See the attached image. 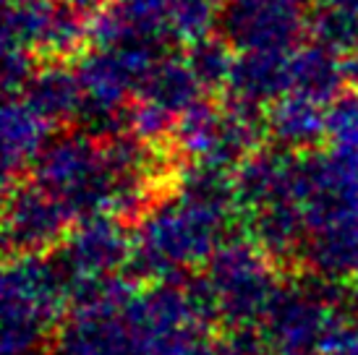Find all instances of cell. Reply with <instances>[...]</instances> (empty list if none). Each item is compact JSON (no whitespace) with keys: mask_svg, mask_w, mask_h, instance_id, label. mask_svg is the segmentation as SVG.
I'll return each instance as SVG.
<instances>
[{"mask_svg":"<svg viewBox=\"0 0 358 355\" xmlns=\"http://www.w3.org/2000/svg\"><path fill=\"white\" fill-rule=\"evenodd\" d=\"M340 58H343V68H345L348 84L358 89V34L353 37V42H350L348 48L340 52Z\"/></svg>","mask_w":358,"mask_h":355,"instance_id":"cell-20","label":"cell"},{"mask_svg":"<svg viewBox=\"0 0 358 355\" xmlns=\"http://www.w3.org/2000/svg\"><path fill=\"white\" fill-rule=\"evenodd\" d=\"M66 3H71V6H76L79 10H84V13H90V10H100L105 8L110 0H66Z\"/></svg>","mask_w":358,"mask_h":355,"instance_id":"cell-22","label":"cell"},{"mask_svg":"<svg viewBox=\"0 0 358 355\" xmlns=\"http://www.w3.org/2000/svg\"><path fill=\"white\" fill-rule=\"evenodd\" d=\"M76 219L34 178L6 186V248L8 254H52L66 240Z\"/></svg>","mask_w":358,"mask_h":355,"instance_id":"cell-9","label":"cell"},{"mask_svg":"<svg viewBox=\"0 0 358 355\" xmlns=\"http://www.w3.org/2000/svg\"><path fill=\"white\" fill-rule=\"evenodd\" d=\"M58 129L50 118L29 105L21 94H8L3 105L0 136H3V180L10 186L13 180L31 173L34 162L52 141V131Z\"/></svg>","mask_w":358,"mask_h":355,"instance_id":"cell-11","label":"cell"},{"mask_svg":"<svg viewBox=\"0 0 358 355\" xmlns=\"http://www.w3.org/2000/svg\"><path fill=\"white\" fill-rule=\"evenodd\" d=\"M327 152L358 175V89L340 94L327 108Z\"/></svg>","mask_w":358,"mask_h":355,"instance_id":"cell-18","label":"cell"},{"mask_svg":"<svg viewBox=\"0 0 358 355\" xmlns=\"http://www.w3.org/2000/svg\"><path fill=\"white\" fill-rule=\"evenodd\" d=\"M3 355H37L71 308V290L50 254H10L3 269Z\"/></svg>","mask_w":358,"mask_h":355,"instance_id":"cell-2","label":"cell"},{"mask_svg":"<svg viewBox=\"0 0 358 355\" xmlns=\"http://www.w3.org/2000/svg\"><path fill=\"white\" fill-rule=\"evenodd\" d=\"M134 97L152 102L155 108L165 110L178 123V118L186 110L207 97V89L201 87V81L196 79V73L191 71V66L186 63L183 55L168 52L141 79Z\"/></svg>","mask_w":358,"mask_h":355,"instance_id":"cell-15","label":"cell"},{"mask_svg":"<svg viewBox=\"0 0 358 355\" xmlns=\"http://www.w3.org/2000/svg\"><path fill=\"white\" fill-rule=\"evenodd\" d=\"M311 8L338 10V13H350V16H358V0H311Z\"/></svg>","mask_w":358,"mask_h":355,"instance_id":"cell-21","label":"cell"},{"mask_svg":"<svg viewBox=\"0 0 358 355\" xmlns=\"http://www.w3.org/2000/svg\"><path fill=\"white\" fill-rule=\"evenodd\" d=\"M314 355H335V353H329V350H319V353H314Z\"/></svg>","mask_w":358,"mask_h":355,"instance_id":"cell-23","label":"cell"},{"mask_svg":"<svg viewBox=\"0 0 358 355\" xmlns=\"http://www.w3.org/2000/svg\"><path fill=\"white\" fill-rule=\"evenodd\" d=\"M90 21L66 0H6L3 48H16L37 60L79 58L90 48Z\"/></svg>","mask_w":358,"mask_h":355,"instance_id":"cell-7","label":"cell"},{"mask_svg":"<svg viewBox=\"0 0 358 355\" xmlns=\"http://www.w3.org/2000/svg\"><path fill=\"white\" fill-rule=\"evenodd\" d=\"M301 261L319 280L358 296V204L335 209L308 227Z\"/></svg>","mask_w":358,"mask_h":355,"instance_id":"cell-10","label":"cell"},{"mask_svg":"<svg viewBox=\"0 0 358 355\" xmlns=\"http://www.w3.org/2000/svg\"><path fill=\"white\" fill-rule=\"evenodd\" d=\"M60 272L71 290V303L92 287L126 275L134 259V236L126 230V219L94 215L71 227L66 240L52 251Z\"/></svg>","mask_w":358,"mask_h":355,"instance_id":"cell-6","label":"cell"},{"mask_svg":"<svg viewBox=\"0 0 358 355\" xmlns=\"http://www.w3.org/2000/svg\"><path fill=\"white\" fill-rule=\"evenodd\" d=\"M236 219V170L186 162L139 219L129 272L147 282L183 280L207 266Z\"/></svg>","mask_w":358,"mask_h":355,"instance_id":"cell-1","label":"cell"},{"mask_svg":"<svg viewBox=\"0 0 358 355\" xmlns=\"http://www.w3.org/2000/svg\"><path fill=\"white\" fill-rule=\"evenodd\" d=\"M238 50L233 48L222 34H207L201 40L183 48V58L201 81V87L209 92H225L236 66Z\"/></svg>","mask_w":358,"mask_h":355,"instance_id":"cell-17","label":"cell"},{"mask_svg":"<svg viewBox=\"0 0 358 355\" xmlns=\"http://www.w3.org/2000/svg\"><path fill=\"white\" fill-rule=\"evenodd\" d=\"M327 108L317 99L288 92L267 108V131L275 147L308 152L327 133Z\"/></svg>","mask_w":358,"mask_h":355,"instance_id":"cell-13","label":"cell"},{"mask_svg":"<svg viewBox=\"0 0 358 355\" xmlns=\"http://www.w3.org/2000/svg\"><path fill=\"white\" fill-rule=\"evenodd\" d=\"M311 0H225L220 34L238 50H296L311 27Z\"/></svg>","mask_w":358,"mask_h":355,"instance_id":"cell-8","label":"cell"},{"mask_svg":"<svg viewBox=\"0 0 358 355\" xmlns=\"http://www.w3.org/2000/svg\"><path fill=\"white\" fill-rule=\"evenodd\" d=\"M136 287L118 275L92 287L71 303L66 319L55 329V355H129V306Z\"/></svg>","mask_w":358,"mask_h":355,"instance_id":"cell-5","label":"cell"},{"mask_svg":"<svg viewBox=\"0 0 358 355\" xmlns=\"http://www.w3.org/2000/svg\"><path fill=\"white\" fill-rule=\"evenodd\" d=\"M322 350H329L335 355H358V311L340 319L338 329L332 332V337Z\"/></svg>","mask_w":358,"mask_h":355,"instance_id":"cell-19","label":"cell"},{"mask_svg":"<svg viewBox=\"0 0 358 355\" xmlns=\"http://www.w3.org/2000/svg\"><path fill=\"white\" fill-rule=\"evenodd\" d=\"M340 287L317 275L282 282L259 321V332L272 355H314L327 345L345 316L340 308Z\"/></svg>","mask_w":358,"mask_h":355,"instance_id":"cell-4","label":"cell"},{"mask_svg":"<svg viewBox=\"0 0 358 355\" xmlns=\"http://www.w3.org/2000/svg\"><path fill=\"white\" fill-rule=\"evenodd\" d=\"M293 50H246L236 55V66L225 87V97L267 110L290 92Z\"/></svg>","mask_w":358,"mask_h":355,"instance_id":"cell-12","label":"cell"},{"mask_svg":"<svg viewBox=\"0 0 358 355\" xmlns=\"http://www.w3.org/2000/svg\"><path fill=\"white\" fill-rule=\"evenodd\" d=\"M19 94L40 110L45 118H50L55 126L79 120L81 105H84L79 73L76 68H69L66 60L40 63Z\"/></svg>","mask_w":358,"mask_h":355,"instance_id":"cell-14","label":"cell"},{"mask_svg":"<svg viewBox=\"0 0 358 355\" xmlns=\"http://www.w3.org/2000/svg\"><path fill=\"white\" fill-rule=\"evenodd\" d=\"M275 264L278 261L243 233L222 240L204 266L220 324L230 329L259 326L282 285Z\"/></svg>","mask_w":358,"mask_h":355,"instance_id":"cell-3","label":"cell"},{"mask_svg":"<svg viewBox=\"0 0 358 355\" xmlns=\"http://www.w3.org/2000/svg\"><path fill=\"white\" fill-rule=\"evenodd\" d=\"M348 84L343 58L327 45L311 40L301 42L293 50V76H290V92H299L317 99L322 105H332L343 94V87Z\"/></svg>","mask_w":358,"mask_h":355,"instance_id":"cell-16","label":"cell"}]
</instances>
